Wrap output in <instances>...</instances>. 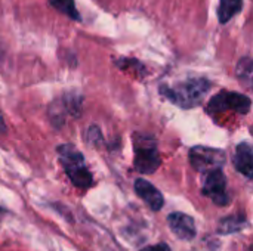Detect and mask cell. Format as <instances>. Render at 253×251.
Returning a JSON list of instances; mask_svg holds the SVG:
<instances>
[{
  "label": "cell",
  "mask_w": 253,
  "mask_h": 251,
  "mask_svg": "<svg viewBox=\"0 0 253 251\" xmlns=\"http://www.w3.org/2000/svg\"><path fill=\"white\" fill-rule=\"evenodd\" d=\"M190 164L194 170L200 173H208L212 170H222V166L227 161L225 152L218 148L197 145L190 149Z\"/></svg>",
  "instance_id": "cell-4"
},
{
  "label": "cell",
  "mask_w": 253,
  "mask_h": 251,
  "mask_svg": "<svg viewBox=\"0 0 253 251\" xmlns=\"http://www.w3.org/2000/svg\"><path fill=\"white\" fill-rule=\"evenodd\" d=\"M3 215H4V210H3V209H0V217H1Z\"/></svg>",
  "instance_id": "cell-18"
},
{
  "label": "cell",
  "mask_w": 253,
  "mask_h": 251,
  "mask_svg": "<svg viewBox=\"0 0 253 251\" xmlns=\"http://www.w3.org/2000/svg\"><path fill=\"white\" fill-rule=\"evenodd\" d=\"M135 192L138 194V197L153 210V212H159L163 209L165 204V198L163 194L148 180L145 179H136L133 183Z\"/></svg>",
  "instance_id": "cell-8"
},
{
  "label": "cell",
  "mask_w": 253,
  "mask_h": 251,
  "mask_svg": "<svg viewBox=\"0 0 253 251\" xmlns=\"http://www.w3.org/2000/svg\"><path fill=\"white\" fill-rule=\"evenodd\" d=\"M249 251H253V250H252V247H251V249H249Z\"/></svg>",
  "instance_id": "cell-19"
},
{
  "label": "cell",
  "mask_w": 253,
  "mask_h": 251,
  "mask_svg": "<svg viewBox=\"0 0 253 251\" xmlns=\"http://www.w3.org/2000/svg\"><path fill=\"white\" fill-rule=\"evenodd\" d=\"M59 161L64 167L65 175L70 178L71 183L80 189H87L93 183V176L86 166L83 154L73 145L64 143L58 148Z\"/></svg>",
  "instance_id": "cell-2"
},
{
  "label": "cell",
  "mask_w": 253,
  "mask_h": 251,
  "mask_svg": "<svg viewBox=\"0 0 253 251\" xmlns=\"http://www.w3.org/2000/svg\"><path fill=\"white\" fill-rule=\"evenodd\" d=\"M252 101L243 93L237 92H219L208 104V112L216 114L224 111H234L239 114H248L251 111Z\"/></svg>",
  "instance_id": "cell-5"
},
{
  "label": "cell",
  "mask_w": 253,
  "mask_h": 251,
  "mask_svg": "<svg viewBox=\"0 0 253 251\" xmlns=\"http://www.w3.org/2000/svg\"><path fill=\"white\" fill-rule=\"evenodd\" d=\"M6 132V124H4V120H3V115L0 112V133H4Z\"/></svg>",
  "instance_id": "cell-17"
},
{
  "label": "cell",
  "mask_w": 253,
  "mask_h": 251,
  "mask_svg": "<svg viewBox=\"0 0 253 251\" xmlns=\"http://www.w3.org/2000/svg\"><path fill=\"white\" fill-rule=\"evenodd\" d=\"M246 225V217L245 215H233L230 217H225L219 222L218 225V232L219 234H234L240 229H243Z\"/></svg>",
  "instance_id": "cell-11"
},
{
  "label": "cell",
  "mask_w": 253,
  "mask_h": 251,
  "mask_svg": "<svg viewBox=\"0 0 253 251\" xmlns=\"http://www.w3.org/2000/svg\"><path fill=\"white\" fill-rule=\"evenodd\" d=\"M203 195L211 198L216 206H227L230 197L227 194V179L222 170H212L203 175Z\"/></svg>",
  "instance_id": "cell-6"
},
{
  "label": "cell",
  "mask_w": 253,
  "mask_h": 251,
  "mask_svg": "<svg viewBox=\"0 0 253 251\" xmlns=\"http://www.w3.org/2000/svg\"><path fill=\"white\" fill-rule=\"evenodd\" d=\"M49 1H50V4H52L56 10H59L61 13L67 15L68 18H71V19H74V21H80V13H79L77 9H76L74 0H49Z\"/></svg>",
  "instance_id": "cell-13"
},
{
  "label": "cell",
  "mask_w": 253,
  "mask_h": 251,
  "mask_svg": "<svg viewBox=\"0 0 253 251\" xmlns=\"http://www.w3.org/2000/svg\"><path fill=\"white\" fill-rule=\"evenodd\" d=\"M234 167L239 173L245 175L248 179H252L253 173V151L248 142H242L236 148L234 155Z\"/></svg>",
  "instance_id": "cell-9"
},
{
  "label": "cell",
  "mask_w": 253,
  "mask_h": 251,
  "mask_svg": "<svg viewBox=\"0 0 253 251\" xmlns=\"http://www.w3.org/2000/svg\"><path fill=\"white\" fill-rule=\"evenodd\" d=\"M82 101L83 98L80 95H76V93H71V95H65L61 102L65 108V112H70L73 117H79L80 115V111H82Z\"/></svg>",
  "instance_id": "cell-14"
},
{
  "label": "cell",
  "mask_w": 253,
  "mask_h": 251,
  "mask_svg": "<svg viewBox=\"0 0 253 251\" xmlns=\"http://www.w3.org/2000/svg\"><path fill=\"white\" fill-rule=\"evenodd\" d=\"M168 223L170 231L184 241H190L193 238H196L197 235V229H196V222L191 216L185 215V213H179L175 212L172 215H169L168 217Z\"/></svg>",
  "instance_id": "cell-7"
},
{
  "label": "cell",
  "mask_w": 253,
  "mask_h": 251,
  "mask_svg": "<svg viewBox=\"0 0 253 251\" xmlns=\"http://www.w3.org/2000/svg\"><path fill=\"white\" fill-rule=\"evenodd\" d=\"M87 139L90 143H99L102 136H101V130L96 127V126H90L87 129Z\"/></svg>",
  "instance_id": "cell-15"
},
{
  "label": "cell",
  "mask_w": 253,
  "mask_h": 251,
  "mask_svg": "<svg viewBox=\"0 0 253 251\" xmlns=\"http://www.w3.org/2000/svg\"><path fill=\"white\" fill-rule=\"evenodd\" d=\"M252 71H253V64L252 59L249 56H245L239 61L237 68H236V75L237 78L248 87L252 86Z\"/></svg>",
  "instance_id": "cell-12"
},
{
  "label": "cell",
  "mask_w": 253,
  "mask_h": 251,
  "mask_svg": "<svg viewBox=\"0 0 253 251\" xmlns=\"http://www.w3.org/2000/svg\"><path fill=\"white\" fill-rule=\"evenodd\" d=\"M243 7V0H219L218 7V19L221 24H227L231 18H234Z\"/></svg>",
  "instance_id": "cell-10"
},
{
  "label": "cell",
  "mask_w": 253,
  "mask_h": 251,
  "mask_svg": "<svg viewBox=\"0 0 253 251\" xmlns=\"http://www.w3.org/2000/svg\"><path fill=\"white\" fill-rule=\"evenodd\" d=\"M141 251H172L170 247L166 244V243H160V244H156V246H150V247H145Z\"/></svg>",
  "instance_id": "cell-16"
},
{
  "label": "cell",
  "mask_w": 253,
  "mask_h": 251,
  "mask_svg": "<svg viewBox=\"0 0 253 251\" xmlns=\"http://www.w3.org/2000/svg\"><path fill=\"white\" fill-rule=\"evenodd\" d=\"M133 141V166L142 175H153L160 166V155L157 149V141L150 133L135 132Z\"/></svg>",
  "instance_id": "cell-3"
},
{
  "label": "cell",
  "mask_w": 253,
  "mask_h": 251,
  "mask_svg": "<svg viewBox=\"0 0 253 251\" xmlns=\"http://www.w3.org/2000/svg\"><path fill=\"white\" fill-rule=\"evenodd\" d=\"M211 90V81L208 78H188L182 83H178L173 87H160V93L166 96L172 104L179 108L190 109L202 104L206 93Z\"/></svg>",
  "instance_id": "cell-1"
}]
</instances>
